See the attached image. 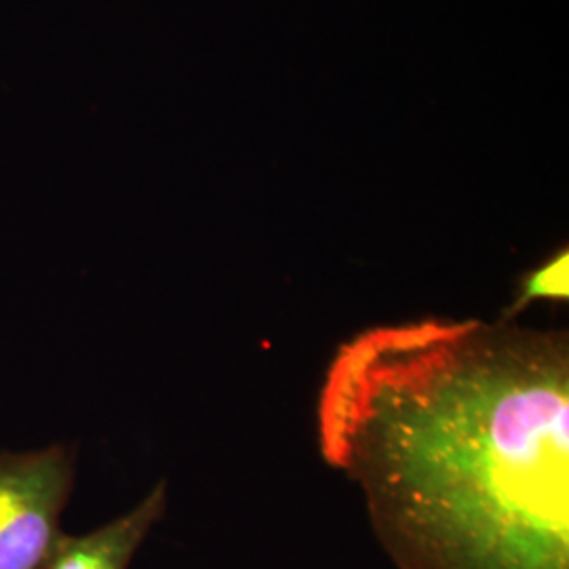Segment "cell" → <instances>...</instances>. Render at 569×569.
I'll use <instances>...</instances> for the list:
<instances>
[{"label": "cell", "mask_w": 569, "mask_h": 569, "mask_svg": "<svg viewBox=\"0 0 569 569\" xmlns=\"http://www.w3.org/2000/svg\"><path fill=\"white\" fill-rule=\"evenodd\" d=\"M169 489L159 481L142 500L84 533H63L41 569H131L143 542L167 515Z\"/></svg>", "instance_id": "cell-3"}, {"label": "cell", "mask_w": 569, "mask_h": 569, "mask_svg": "<svg viewBox=\"0 0 569 569\" xmlns=\"http://www.w3.org/2000/svg\"><path fill=\"white\" fill-rule=\"evenodd\" d=\"M77 448L0 451V569H41L77 483Z\"/></svg>", "instance_id": "cell-2"}, {"label": "cell", "mask_w": 569, "mask_h": 569, "mask_svg": "<svg viewBox=\"0 0 569 569\" xmlns=\"http://www.w3.org/2000/svg\"><path fill=\"white\" fill-rule=\"evenodd\" d=\"M317 443L397 569H569L566 329L369 327L327 367Z\"/></svg>", "instance_id": "cell-1"}, {"label": "cell", "mask_w": 569, "mask_h": 569, "mask_svg": "<svg viewBox=\"0 0 569 569\" xmlns=\"http://www.w3.org/2000/svg\"><path fill=\"white\" fill-rule=\"evenodd\" d=\"M569 251L559 247L547 260L528 270L517 284L510 305L502 310L500 319L517 321L526 310L538 302H568Z\"/></svg>", "instance_id": "cell-4"}]
</instances>
